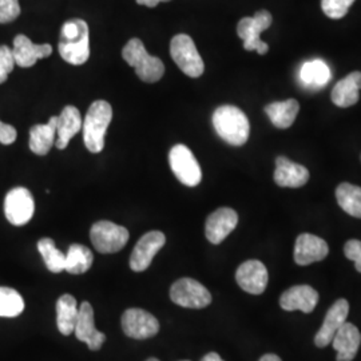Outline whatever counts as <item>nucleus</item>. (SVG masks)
<instances>
[{
  "label": "nucleus",
  "instance_id": "nucleus-1",
  "mask_svg": "<svg viewBox=\"0 0 361 361\" xmlns=\"http://www.w3.org/2000/svg\"><path fill=\"white\" fill-rule=\"evenodd\" d=\"M58 50L67 63L80 66L90 56V31L83 19H70L61 30Z\"/></svg>",
  "mask_w": 361,
  "mask_h": 361
},
{
  "label": "nucleus",
  "instance_id": "nucleus-2",
  "mask_svg": "<svg viewBox=\"0 0 361 361\" xmlns=\"http://www.w3.org/2000/svg\"><path fill=\"white\" fill-rule=\"evenodd\" d=\"M213 126L219 138L232 146H243L249 140L250 125L245 113L231 104L219 107L213 114Z\"/></svg>",
  "mask_w": 361,
  "mask_h": 361
},
{
  "label": "nucleus",
  "instance_id": "nucleus-3",
  "mask_svg": "<svg viewBox=\"0 0 361 361\" xmlns=\"http://www.w3.org/2000/svg\"><path fill=\"white\" fill-rule=\"evenodd\" d=\"M113 119V109L106 101H95L83 119V141L91 153H101L104 149V135Z\"/></svg>",
  "mask_w": 361,
  "mask_h": 361
},
{
  "label": "nucleus",
  "instance_id": "nucleus-4",
  "mask_svg": "<svg viewBox=\"0 0 361 361\" xmlns=\"http://www.w3.org/2000/svg\"><path fill=\"white\" fill-rule=\"evenodd\" d=\"M122 56L131 66L137 75L146 83H155L165 74L164 62L150 55L138 38L130 39L122 50Z\"/></svg>",
  "mask_w": 361,
  "mask_h": 361
},
{
  "label": "nucleus",
  "instance_id": "nucleus-5",
  "mask_svg": "<svg viewBox=\"0 0 361 361\" xmlns=\"http://www.w3.org/2000/svg\"><path fill=\"white\" fill-rule=\"evenodd\" d=\"M170 55L176 65L188 77H201L205 71L204 61L195 47L193 39L186 34L176 35L170 43Z\"/></svg>",
  "mask_w": 361,
  "mask_h": 361
},
{
  "label": "nucleus",
  "instance_id": "nucleus-6",
  "mask_svg": "<svg viewBox=\"0 0 361 361\" xmlns=\"http://www.w3.org/2000/svg\"><path fill=\"white\" fill-rule=\"evenodd\" d=\"M130 233L126 228L119 226L111 221H98L90 231L91 243L94 247L104 255L116 253L129 241Z\"/></svg>",
  "mask_w": 361,
  "mask_h": 361
},
{
  "label": "nucleus",
  "instance_id": "nucleus-7",
  "mask_svg": "<svg viewBox=\"0 0 361 361\" xmlns=\"http://www.w3.org/2000/svg\"><path fill=\"white\" fill-rule=\"evenodd\" d=\"M271 13L261 10L252 18H243L238 22L237 34L244 40V49L246 51H257L259 55H265L269 51V46L259 39V34L268 30L271 25Z\"/></svg>",
  "mask_w": 361,
  "mask_h": 361
},
{
  "label": "nucleus",
  "instance_id": "nucleus-8",
  "mask_svg": "<svg viewBox=\"0 0 361 361\" xmlns=\"http://www.w3.org/2000/svg\"><path fill=\"white\" fill-rule=\"evenodd\" d=\"M170 298L182 308L202 310L212 302V295L207 288L193 279L185 277L170 288Z\"/></svg>",
  "mask_w": 361,
  "mask_h": 361
},
{
  "label": "nucleus",
  "instance_id": "nucleus-9",
  "mask_svg": "<svg viewBox=\"0 0 361 361\" xmlns=\"http://www.w3.org/2000/svg\"><path fill=\"white\" fill-rule=\"evenodd\" d=\"M169 164L180 183L194 188L202 180V171L192 150L185 145H176L169 153Z\"/></svg>",
  "mask_w": 361,
  "mask_h": 361
},
{
  "label": "nucleus",
  "instance_id": "nucleus-10",
  "mask_svg": "<svg viewBox=\"0 0 361 361\" xmlns=\"http://www.w3.org/2000/svg\"><path fill=\"white\" fill-rule=\"evenodd\" d=\"M35 212L34 197L26 188H13L4 198V214L10 224L23 226L28 224Z\"/></svg>",
  "mask_w": 361,
  "mask_h": 361
},
{
  "label": "nucleus",
  "instance_id": "nucleus-11",
  "mask_svg": "<svg viewBox=\"0 0 361 361\" xmlns=\"http://www.w3.org/2000/svg\"><path fill=\"white\" fill-rule=\"evenodd\" d=\"M125 335L135 340H146L159 332V323L154 316L140 308H130L122 316Z\"/></svg>",
  "mask_w": 361,
  "mask_h": 361
},
{
  "label": "nucleus",
  "instance_id": "nucleus-12",
  "mask_svg": "<svg viewBox=\"0 0 361 361\" xmlns=\"http://www.w3.org/2000/svg\"><path fill=\"white\" fill-rule=\"evenodd\" d=\"M166 244L165 234L159 231L146 233L140 238L130 257V268L134 271H146L155 255Z\"/></svg>",
  "mask_w": 361,
  "mask_h": 361
},
{
  "label": "nucleus",
  "instance_id": "nucleus-13",
  "mask_svg": "<svg viewBox=\"0 0 361 361\" xmlns=\"http://www.w3.org/2000/svg\"><path fill=\"white\" fill-rule=\"evenodd\" d=\"M268 269L258 259H249L238 267L235 281L243 290L250 295H261L268 285Z\"/></svg>",
  "mask_w": 361,
  "mask_h": 361
},
{
  "label": "nucleus",
  "instance_id": "nucleus-14",
  "mask_svg": "<svg viewBox=\"0 0 361 361\" xmlns=\"http://www.w3.org/2000/svg\"><path fill=\"white\" fill-rule=\"evenodd\" d=\"M74 334L79 341L87 344L90 350H99L106 341V335L95 326L94 310L87 301H83L79 307Z\"/></svg>",
  "mask_w": 361,
  "mask_h": 361
},
{
  "label": "nucleus",
  "instance_id": "nucleus-15",
  "mask_svg": "<svg viewBox=\"0 0 361 361\" xmlns=\"http://www.w3.org/2000/svg\"><path fill=\"white\" fill-rule=\"evenodd\" d=\"M349 313V304L347 300L340 298L328 310L323 325L314 336V344L319 348H325L329 345L335 337L336 332L341 325L347 322Z\"/></svg>",
  "mask_w": 361,
  "mask_h": 361
},
{
  "label": "nucleus",
  "instance_id": "nucleus-16",
  "mask_svg": "<svg viewBox=\"0 0 361 361\" xmlns=\"http://www.w3.org/2000/svg\"><path fill=\"white\" fill-rule=\"evenodd\" d=\"M238 224V214L231 207H219L213 212L207 219L205 234L207 238L214 245L221 244Z\"/></svg>",
  "mask_w": 361,
  "mask_h": 361
},
{
  "label": "nucleus",
  "instance_id": "nucleus-17",
  "mask_svg": "<svg viewBox=\"0 0 361 361\" xmlns=\"http://www.w3.org/2000/svg\"><path fill=\"white\" fill-rule=\"evenodd\" d=\"M329 247L323 238L310 233L300 234L295 244V261L297 265L305 267L323 261L328 256Z\"/></svg>",
  "mask_w": 361,
  "mask_h": 361
},
{
  "label": "nucleus",
  "instance_id": "nucleus-18",
  "mask_svg": "<svg viewBox=\"0 0 361 361\" xmlns=\"http://www.w3.org/2000/svg\"><path fill=\"white\" fill-rule=\"evenodd\" d=\"M319 298V293L310 285H296L281 295L280 305L286 312L301 310L310 313L316 308Z\"/></svg>",
  "mask_w": 361,
  "mask_h": 361
},
{
  "label": "nucleus",
  "instance_id": "nucleus-19",
  "mask_svg": "<svg viewBox=\"0 0 361 361\" xmlns=\"http://www.w3.org/2000/svg\"><path fill=\"white\" fill-rule=\"evenodd\" d=\"M13 50L15 65L19 67H32L42 58L52 54L50 44H35L26 35H16L13 39Z\"/></svg>",
  "mask_w": 361,
  "mask_h": 361
},
{
  "label": "nucleus",
  "instance_id": "nucleus-20",
  "mask_svg": "<svg viewBox=\"0 0 361 361\" xmlns=\"http://www.w3.org/2000/svg\"><path fill=\"white\" fill-rule=\"evenodd\" d=\"M331 344L337 352L336 361H353L360 348V331L356 328V325L345 322L336 332Z\"/></svg>",
  "mask_w": 361,
  "mask_h": 361
},
{
  "label": "nucleus",
  "instance_id": "nucleus-21",
  "mask_svg": "<svg viewBox=\"0 0 361 361\" xmlns=\"http://www.w3.org/2000/svg\"><path fill=\"white\" fill-rule=\"evenodd\" d=\"M310 180L308 169L296 162H292L286 157H279L276 159L274 182L281 188L297 189L304 186Z\"/></svg>",
  "mask_w": 361,
  "mask_h": 361
},
{
  "label": "nucleus",
  "instance_id": "nucleus-22",
  "mask_svg": "<svg viewBox=\"0 0 361 361\" xmlns=\"http://www.w3.org/2000/svg\"><path fill=\"white\" fill-rule=\"evenodd\" d=\"M82 126H83V121L77 107L66 106L61 116H58L55 146L59 150L66 149L70 141L80 131Z\"/></svg>",
  "mask_w": 361,
  "mask_h": 361
},
{
  "label": "nucleus",
  "instance_id": "nucleus-23",
  "mask_svg": "<svg viewBox=\"0 0 361 361\" xmlns=\"http://www.w3.org/2000/svg\"><path fill=\"white\" fill-rule=\"evenodd\" d=\"M361 90V73L355 71L338 80L332 90V102L338 107H350L357 104Z\"/></svg>",
  "mask_w": 361,
  "mask_h": 361
},
{
  "label": "nucleus",
  "instance_id": "nucleus-24",
  "mask_svg": "<svg viewBox=\"0 0 361 361\" xmlns=\"http://www.w3.org/2000/svg\"><path fill=\"white\" fill-rule=\"evenodd\" d=\"M58 116H51L44 125H35L30 130V149L34 154L46 155L56 141Z\"/></svg>",
  "mask_w": 361,
  "mask_h": 361
},
{
  "label": "nucleus",
  "instance_id": "nucleus-25",
  "mask_svg": "<svg viewBox=\"0 0 361 361\" xmlns=\"http://www.w3.org/2000/svg\"><path fill=\"white\" fill-rule=\"evenodd\" d=\"M78 307L75 297L71 295H63L56 301V325L62 335L70 336L74 334L77 324Z\"/></svg>",
  "mask_w": 361,
  "mask_h": 361
},
{
  "label": "nucleus",
  "instance_id": "nucleus-26",
  "mask_svg": "<svg viewBox=\"0 0 361 361\" xmlns=\"http://www.w3.org/2000/svg\"><path fill=\"white\" fill-rule=\"evenodd\" d=\"M300 104L296 99H288L283 102H273L265 107V113L271 123L279 129H289L298 114Z\"/></svg>",
  "mask_w": 361,
  "mask_h": 361
},
{
  "label": "nucleus",
  "instance_id": "nucleus-27",
  "mask_svg": "<svg viewBox=\"0 0 361 361\" xmlns=\"http://www.w3.org/2000/svg\"><path fill=\"white\" fill-rule=\"evenodd\" d=\"M336 200L349 216L361 219V188L352 183H341L336 189Z\"/></svg>",
  "mask_w": 361,
  "mask_h": 361
},
{
  "label": "nucleus",
  "instance_id": "nucleus-28",
  "mask_svg": "<svg viewBox=\"0 0 361 361\" xmlns=\"http://www.w3.org/2000/svg\"><path fill=\"white\" fill-rule=\"evenodd\" d=\"M94 256L87 246L73 244L66 253L65 271L70 274H83L92 265Z\"/></svg>",
  "mask_w": 361,
  "mask_h": 361
},
{
  "label": "nucleus",
  "instance_id": "nucleus-29",
  "mask_svg": "<svg viewBox=\"0 0 361 361\" xmlns=\"http://www.w3.org/2000/svg\"><path fill=\"white\" fill-rule=\"evenodd\" d=\"M331 77H332V74H331L329 67L320 59H314V61L304 63V66L301 67V71H300L301 82L312 89L323 87L328 83Z\"/></svg>",
  "mask_w": 361,
  "mask_h": 361
},
{
  "label": "nucleus",
  "instance_id": "nucleus-30",
  "mask_svg": "<svg viewBox=\"0 0 361 361\" xmlns=\"http://www.w3.org/2000/svg\"><path fill=\"white\" fill-rule=\"evenodd\" d=\"M39 253L49 271L52 273H61L65 271L66 255L62 253L51 238H42L38 241Z\"/></svg>",
  "mask_w": 361,
  "mask_h": 361
},
{
  "label": "nucleus",
  "instance_id": "nucleus-31",
  "mask_svg": "<svg viewBox=\"0 0 361 361\" xmlns=\"http://www.w3.org/2000/svg\"><path fill=\"white\" fill-rule=\"evenodd\" d=\"M25 310V301L15 289L0 286V317H16Z\"/></svg>",
  "mask_w": 361,
  "mask_h": 361
},
{
  "label": "nucleus",
  "instance_id": "nucleus-32",
  "mask_svg": "<svg viewBox=\"0 0 361 361\" xmlns=\"http://www.w3.org/2000/svg\"><path fill=\"white\" fill-rule=\"evenodd\" d=\"M355 0H322L324 13L331 19L344 18Z\"/></svg>",
  "mask_w": 361,
  "mask_h": 361
},
{
  "label": "nucleus",
  "instance_id": "nucleus-33",
  "mask_svg": "<svg viewBox=\"0 0 361 361\" xmlns=\"http://www.w3.org/2000/svg\"><path fill=\"white\" fill-rule=\"evenodd\" d=\"M15 67L13 50L7 46H0V85L7 80Z\"/></svg>",
  "mask_w": 361,
  "mask_h": 361
},
{
  "label": "nucleus",
  "instance_id": "nucleus-34",
  "mask_svg": "<svg viewBox=\"0 0 361 361\" xmlns=\"http://www.w3.org/2000/svg\"><path fill=\"white\" fill-rule=\"evenodd\" d=\"M20 15L19 0H0V23H11Z\"/></svg>",
  "mask_w": 361,
  "mask_h": 361
},
{
  "label": "nucleus",
  "instance_id": "nucleus-35",
  "mask_svg": "<svg viewBox=\"0 0 361 361\" xmlns=\"http://www.w3.org/2000/svg\"><path fill=\"white\" fill-rule=\"evenodd\" d=\"M344 253L348 259L355 261L356 271L361 273V241L359 240H349L344 246Z\"/></svg>",
  "mask_w": 361,
  "mask_h": 361
},
{
  "label": "nucleus",
  "instance_id": "nucleus-36",
  "mask_svg": "<svg viewBox=\"0 0 361 361\" xmlns=\"http://www.w3.org/2000/svg\"><path fill=\"white\" fill-rule=\"evenodd\" d=\"M161 1H170V0H137V3H138V4H141V6H146V7H150V8L157 7Z\"/></svg>",
  "mask_w": 361,
  "mask_h": 361
},
{
  "label": "nucleus",
  "instance_id": "nucleus-37",
  "mask_svg": "<svg viewBox=\"0 0 361 361\" xmlns=\"http://www.w3.org/2000/svg\"><path fill=\"white\" fill-rule=\"evenodd\" d=\"M201 361H224L222 360V357L219 356V353H216V352H210V353H207L205 355Z\"/></svg>",
  "mask_w": 361,
  "mask_h": 361
},
{
  "label": "nucleus",
  "instance_id": "nucleus-38",
  "mask_svg": "<svg viewBox=\"0 0 361 361\" xmlns=\"http://www.w3.org/2000/svg\"><path fill=\"white\" fill-rule=\"evenodd\" d=\"M259 361H281V359L277 356V355H273V353H268V355H264Z\"/></svg>",
  "mask_w": 361,
  "mask_h": 361
},
{
  "label": "nucleus",
  "instance_id": "nucleus-39",
  "mask_svg": "<svg viewBox=\"0 0 361 361\" xmlns=\"http://www.w3.org/2000/svg\"><path fill=\"white\" fill-rule=\"evenodd\" d=\"M146 361H159L158 359H155V357H150V359H147Z\"/></svg>",
  "mask_w": 361,
  "mask_h": 361
},
{
  "label": "nucleus",
  "instance_id": "nucleus-40",
  "mask_svg": "<svg viewBox=\"0 0 361 361\" xmlns=\"http://www.w3.org/2000/svg\"><path fill=\"white\" fill-rule=\"evenodd\" d=\"M3 125H4V123L0 121V130L3 129Z\"/></svg>",
  "mask_w": 361,
  "mask_h": 361
},
{
  "label": "nucleus",
  "instance_id": "nucleus-41",
  "mask_svg": "<svg viewBox=\"0 0 361 361\" xmlns=\"http://www.w3.org/2000/svg\"><path fill=\"white\" fill-rule=\"evenodd\" d=\"M183 361H189V360H183Z\"/></svg>",
  "mask_w": 361,
  "mask_h": 361
}]
</instances>
